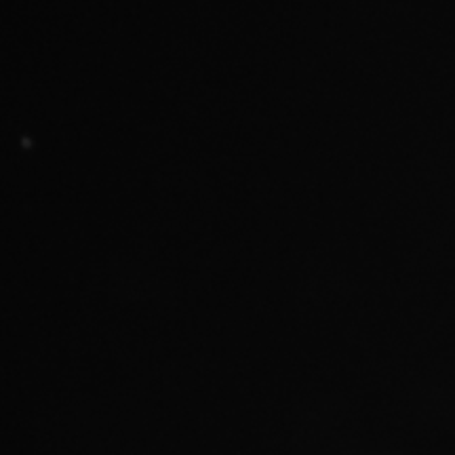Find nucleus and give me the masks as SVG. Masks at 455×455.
I'll return each mask as SVG.
<instances>
[]
</instances>
